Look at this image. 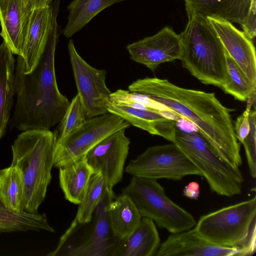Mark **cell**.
<instances>
[{
  "instance_id": "cell-1",
  "label": "cell",
  "mask_w": 256,
  "mask_h": 256,
  "mask_svg": "<svg viewBox=\"0 0 256 256\" xmlns=\"http://www.w3.org/2000/svg\"><path fill=\"white\" fill-rule=\"evenodd\" d=\"M128 89L192 122L221 160L236 167L242 165L232 110L223 106L214 93L183 88L166 79L149 77L134 81Z\"/></svg>"
},
{
  "instance_id": "cell-2",
  "label": "cell",
  "mask_w": 256,
  "mask_h": 256,
  "mask_svg": "<svg viewBox=\"0 0 256 256\" xmlns=\"http://www.w3.org/2000/svg\"><path fill=\"white\" fill-rule=\"evenodd\" d=\"M58 12L53 11L52 26L45 50L29 73L18 56L15 67L16 101L10 126L18 130H50L59 123L70 102L59 90L55 73V52L58 38Z\"/></svg>"
},
{
  "instance_id": "cell-3",
  "label": "cell",
  "mask_w": 256,
  "mask_h": 256,
  "mask_svg": "<svg viewBox=\"0 0 256 256\" xmlns=\"http://www.w3.org/2000/svg\"><path fill=\"white\" fill-rule=\"evenodd\" d=\"M56 134L50 130H29L18 136L12 146L11 165L22 174V210L37 214L52 180Z\"/></svg>"
},
{
  "instance_id": "cell-4",
  "label": "cell",
  "mask_w": 256,
  "mask_h": 256,
  "mask_svg": "<svg viewBox=\"0 0 256 256\" xmlns=\"http://www.w3.org/2000/svg\"><path fill=\"white\" fill-rule=\"evenodd\" d=\"M179 35L183 67L202 83L222 88L228 75L226 50L208 18L192 16Z\"/></svg>"
},
{
  "instance_id": "cell-5",
  "label": "cell",
  "mask_w": 256,
  "mask_h": 256,
  "mask_svg": "<svg viewBox=\"0 0 256 256\" xmlns=\"http://www.w3.org/2000/svg\"><path fill=\"white\" fill-rule=\"evenodd\" d=\"M115 195L110 191L86 223L72 221L48 256H114L120 240L113 234L108 212Z\"/></svg>"
},
{
  "instance_id": "cell-6",
  "label": "cell",
  "mask_w": 256,
  "mask_h": 256,
  "mask_svg": "<svg viewBox=\"0 0 256 256\" xmlns=\"http://www.w3.org/2000/svg\"><path fill=\"white\" fill-rule=\"evenodd\" d=\"M218 194L232 197L241 194L244 178L238 167L221 160L197 131L187 132L178 126L174 141Z\"/></svg>"
},
{
  "instance_id": "cell-7",
  "label": "cell",
  "mask_w": 256,
  "mask_h": 256,
  "mask_svg": "<svg viewBox=\"0 0 256 256\" xmlns=\"http://www.w3.org/2000/svg\"><path fill=\"white\" fill-rule=\"evenodd\" d=\"M122 194L131 200L142 218L152 220L171 234L190 230L196 224L194 216L170 199L156 180L132 176Z\"/></svg>"
},
{
  "instance_id": "cell-8",
  "label": "cell",
  "mask_w": 256,
  "mask_h": 256,
  "mask_svg": "<svg viewBox=\"0 0 256 256\" xmlns=\"http://www.w3.org/2000/svg\"><path fill=\"white\" fill-rule=\"evenodd\" d=\"M256 222V198L227 206L202 216L194 228L198 234L214 245L243 250L250 230Z\"/></svg>"
},
{
  "instance_id": "cell-9",
  "label": "cell",
  "mask_w": 256,
  "mask_h": 256,
  "mask_svg": "<svg viewBox=\"0 0 256 256\" xmlns=\"http://www.w3.org/2000/svg\"><path fill=\"white\" fill-rule=\"evenodd\" d=\"M130 126L122 118L109 112L87 118L80 126L62 138H56L54 167L59 168L82 158L109 135Z\"/></svg>"
},
{
  "instance_id": "cell-10",
  "label": "cell",
  "mask_w": 256,
  "mask_h": 256,
  "mask_svg": "<svg viewBox=\"0 0 256 256\" xmlns=\"http://www.w3.org/2000/svg\"><path fill=\"white\" fill-rule=\"evenodd\" d=\"M129 174L157 180H180L188 175L202 174L194 164L174 143L148 147L124 169Z\"/></svg>"
},
{
  "instance_id": "cell-11",
  "label": "cell",
  "mask_w": 256,
  "mask_h": 256,
  "mask_svg": "<svg viewBox=\"0 0 256 256\" xmlns=\"http://www.w3.org/2000/svg\"><path fill=\"white\" fill-rule=\"evenodd\" d=\"M68 48L78 94L87 118L108 112L112 92L106 84L107 72L96 68L87 63L78 52L72 40L68 41Z\"/></svg>"
},
{
  "instance_id": "cell-12",
  "label": "cell",
  "mask_w": 256,
  "mask_h": 256,
  "mask_svg": "<svg viewBox=\"0 0 256 256\" xmlns=\"http://www.w3.org/2000/svg\"><path fill=\"white\" fill-rule=\"evenodd\" d=\"M126 129L109 135L90 150L86 155L94 173L100 172L110 190L122 180L124 166L129 152L130 140Z\"/></svg>"
},
{
  "instance_id": "cell-13",
  "label": "cell",
  "mask_w": 256,
  "mask_h": 256,
  "mask_svg": "<svg viewBox=\"0 0 256 256\" xmlns=\"http://www.w3.org/2000/svg\"><path fill=\"white\" fill-rule=\"evenodd\" d=\"M126 48L131 60L152 71L162 64L180 60L182 52L180 35L169 26L153 36L128 44Z\"/></svg>"
},
{
  "instance_id": "cell-14",
  "label": "cell",
  "mask_w": 256,
  "mask_h": 256,
  "mask_svg": "<svg viewBox=\"0 0 256 256\" xmlns=\"http://www.w3.org/2000/svg\"><path fill=\"white\" fill-rule=\"evenodd\" d=\"M207 18L228 54L256 86V55L253 42L230 22L216 18Z\"/></svg>"
},
{
  "instance_id": "cell-15",
  "label": "cell",
  "mask_w": 256,
  "mask_h": 256,
  "mask_svg": "<svg viewBox=\"0 0 256 256\" xmlns=\"http://www.w3.org/2000/svg\"><path fill=\"white\" fill-rule=\"evenodd\" d=\"M32 10L29 0H0V36L18 56L22 54Z\"/></svg>"
},
{
  "instance_id": "cell-16",
  "label": "cell",
  "mask_w": 256,
  "mask_h": 256,
  "mask_svg": "<svg viewBox=\"0 0 256 256\" xmlns=\"http://www.w3.org/2000/svg\"><path fill=\"white\" fill-rule=\"evenodd\" d=\"M156 256H246L237 248L213 244L200 236L194 228L179 233L172 234L160 244Z\"/></svg>"
},
{
  "instance_id": "cell-17",
  "label": "cell",
  "mask_w": 256,
  "mask_h": 256,
  "mask_svg": "<svg viewBox=\"0 0 256 256\" xmlns=\"http://www.w3.org/2000/svg\"><path fill=\"white\" fill-rule=\"evenodd\" d=\"M108 110L121 117L130 125L172 142L174 141L176 120L164 116L158 110L136 108L110 102Z\"/></svg>"
},
{
  "instance_id": "cell-18",
  "label": "cell",
  "mask_w": 256,
  "mask_h": 256,
  "mask_svg": "<svg viewBox=\"0 0 256 256\" xmlns=\"http://www.w3.org/2000/svg\"><path fill=\"white\" fill-rule=\"evenodd\" d=\"M53 11L50 6L33 8L22 54L25 73L37 65L48 43L52 26Z\"/></svg>"
},
{
  "instance_id": "cell-19",
  "label": "cell",
  "mask_w": 256,
  "mask_h": 256,
  "mask_svg": "<svg viewBox=\"0 0 256 256\" xmlns=\"http://www.w3.org/2000/svg\"><path fill=\"white\" fill-rule=\"evenodd\" d=\"M189 18L198 14L237 23L242 26L250 8L252 0H184Z\"/></svg>"
},
{
  "instance_id": "cell-20",
  "label": "cell",
  "mask_w": 256,
  "mask_h": 256,
  "mask_svg": "<svg viewBox=\"0 0 256 256\" xmlns=\"http://www.w3.org/2000/svg\"><path fill=\"white\" fill-rule=\"evenodd\" d=\"M160 244V238L154 222L142 218L134 230L120 240L114 256H155Z\"/></svg>"
},
{
  "instance_id": "cell-21",
  "label": "cell",
  "mask_w": 256,
  "mask_h": 256,
  "mask_svg": "<svg viewBox=\"0 0 256 256\" xmlns=\"http://www.w3.org/2000/svg\"><path fill=\"white\" fill-rule=\"evenodd\" d=\"M8 45H0V140L5 135L15 94V59Z\"/></svg>"
},
{
  "instance_id": "cell-22",
  "label": "cell",
  "mask_w": 256,
  "mask_h": 256,
  "mask_svg": "<svg viewBox=\"0 0 256 256\" xmlns=\"http://www.w3.org/2000/svg\"><path fill=\"white\" fill-rule=\"evenodd\" d=\"M59 183L65 198L74 204L82 201L94 174L86 156L58 168Z\"/></svg>"
},
{
  "instance_id": "cell-23",
  "label": "cell",
  "mask_w": 256,
  "mask_h": 256,
  "mask_svg": "<svg viewBox=\"0 0 256 256\" xmlns=\"http://www.w3.org/2000/svg\"><path fill=\"white\" fill-rule=\"evenodd\" d=\"M108 212L113 234L120 240L129 236L142 219L132 202L122 193L110 202Z\"/></svg>"
},
{
  "instance_id": "cell-24",
  "label": "cell",
  "mask_w": 256,
  "mask_h": 256,
  "mask_svg": "<svg viewBox=\"0 0 256 256\" xmlns=\"http://www.w3.org/2000/svg\"><path fill=\"white\" fill-rule=\"evenodd\" d=\"M132 0H73L68 6L67 23L62 30L66 38L72 37L106 8L124 1Z\"/></svg>"
},
{
  "instance_id": "cell-25",
  "label": "cell",
  "mask_w": 256,
  "mask_h": 256,
  "mask_svg": "<svg viewBox=\"0 0 256 256\" xmlns=\"http://www.w3.org/2000/svg\"><path fill=\"white\" fill-rule=\"evenodd\" d=\"M42 230L55 232L44 214L14 212L6 208L0 200V234Z\"/></svg>"
},
{
  "instance_id": "cell-26",
  "label": "cell",
  "mask_w": 256,
  "mask_h": 256,
  "mask_svg": "<svg viewBox=\"0 0 256 256\" xmlns=\"http://www.w3.org/2000/svg\"><path fill=\"white\" fill-rule=\"evenodd\" d=\"M24 186L22 174L14 166L0 170V200L12 212L22 210Z\"/></svg>"
},
{
  "instance_id": "cell-27",
  "label": "cell",
  "mask_w": 256,
  "mask_h": 256,
  "mask_svg": "<svg viewBox=\"0 0 256 256\" xmlns=\"http://www.w3.org/2000/svg\"><path fill=\"white\" fill-rule=\"evenodd\" d=\"M110 190L100 172L91 176L74 221L78 223L89 222L100 202Z\"/></svg>"
},
{
  "instance_id": "cell-28",
  "label": "cell",
  "mask_w": 256,
  "mask_h": 256,
  "mask_svg": "<svg viewBox=\"0 0 256 256\" xmlns=\"http://www.w3.org/2000/svg\"><path fill=\"white\" fill-rule=\"evenodd\" d=\"M226 56L228 75L226 82L221 88L236 100L248 101L256 96V86L248 79L226 50Z\"/></svg>"
},
{
  "instance_id": "cell-29",
  "label": "cell",
  "mask_w": 256,
  "mask_h": 256,
  "mask_svg": "<svg viewBox=\"0 0 256 256\" xmlns=\"http://www.w3.org/2000/svg\"><path fill=\"white\" fill-rule=\"evenodd\" d=\"M86 114L77 94L72 99L63 117L59 122L56 140H60L80 126L87 119Z\"/></svg>"
},
{
  "instance_id": "cell-30",
  "label": "cell",
  "mask_w": 256,
  "mask_h": 256,
  "mask_svg": "<svg viewBox=\"0 0 256 256\" xmlns=\"http://www.w3.org/2000/svg\"><path fill=\"white\" fill-rule=\"evenodd\" d=\"M250 129L242 144H243L250 173L254 178L256 176V112L250 110L249 115Z\"/></svg>"
},
{
  "instance_id": "cell-31",
  "label": "cell",
  "mask_w": 256,
  "mask_h": 256,
  "mask_svg": "<svg viewBox=\"0 0 256 256\" xmlns=\"http://www.w3.org/2000/svg\"><path fill=\"white\" fill-rule=\"evenodd\" d=\"M256 96L248 100L246 110L238 116L235 122L234 130L236 138L241 144L248 134L250 129L249 115L252 103L255 102Z\"/></svg>"
},
{
  "instance_id": "cell-32",
  "label": "cell",
  "mask_w": 256,
  "mask_h": 256,
  "mask_svg": "<svg viewBox=\"0 0 256 256\" xmlns=\"http://www.w3.org/2000/svg\"><path fill=\"white\" fill-rule=\"evenodd\" d=\"M256 0H252L248 14L241 26L243 32L252 41L255 39L256 33Z\"/></svg>"
},
{
  "instance_id": "cell-33",
  "label": "cell",
  "mask_w": 256,
  "mask_h": 256,
  "mask_svg": "<svg viewBox=\"0 0 256 256\" xmlns=\"http://www.w3.org/2000/svg\"><path fill=\"white\" fill-rule=\"evenodd\" d=\"M183 195L191 200L198 199L200 194V187L198 182H192L183 190Z\"/></svg>"
},
{
  "instance_id": "cell-34",
  "label": "cell",
  "mask_w": 256,
  "mask_h": 256,
  "mask_svg": "<svg viewBox=\"0 0 256 256\" xmlns=\"http://www.w3.org/2000/svg\"><path fill=\"white\" fill-rule=\"evenodd\" d=\"M53 0H29L33 8L50 6Z\"/></svg>"
}]
</instances>
